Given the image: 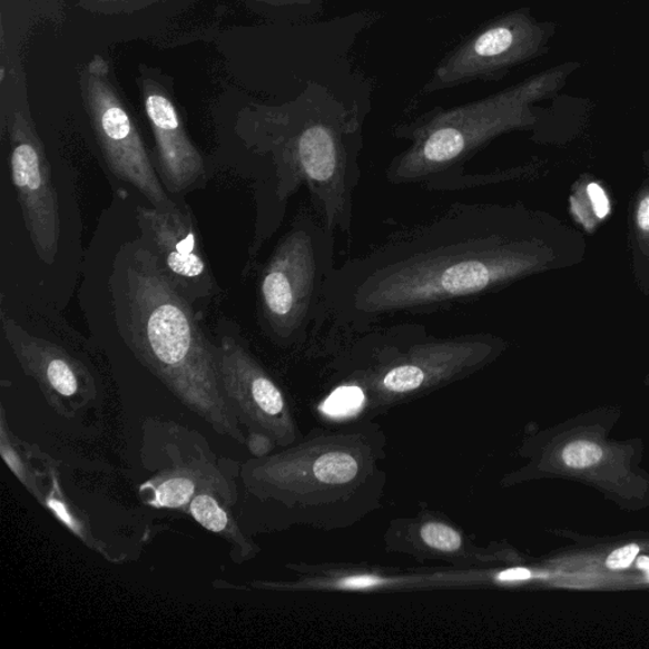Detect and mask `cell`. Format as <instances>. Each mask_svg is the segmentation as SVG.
<instances>
[{"mask_svg":"<svg viewBox=\"0 0 649 649\" xmlns=\"http://www.w3.org/2000/svg\"><path fill=\"white\" fill-rule=\"evenodd\" d=\"M518 230L509 208L454 204L336 267L332 322L356 334L486 297L521 272Z\"/></svg>","mask_w":649,"mask_h":649,"instance_id":"6da1fadb","label":"cell"},{"mask_svg":"<svg viewBox=\"0 0 649 649\" xmlns=\"http://www.w3.org/2000/svg\"><path fill=\"white\" fill-rule=\"evenodd\" d=\"M389 439L373 419L316 426L299 441L242 464L240 480L257 510L255 532L294 527L333 532L383 507Z\"/></svg>","mask_w":649,"mask_h":649,"instance_id":"7a4b0ae2","label":"cell"},{"mask_svg":"<svg viewBox=\"0 0 649 649\" xmlns=\"http://www.w3.org/2000/svg\"><path fill=\"white\" fill-rule=\"evenodd\" d=\"M111 294L122 340L144 367L218 435L246 446L219 382L215 344L142 237L126 242L117 253Z\"/></svg>","mask_w":649,"mask_h":649,"instance_id":"3957f363","label":"cell"},{"mask_svg":"<svg viewBox=\"0 0 649 649\" xmlns=\"http://www.w3.org/2000/svg\"><path fill=\"white\" fill-rule=\"evenodd\" d=\"M362 149L356 109L315 102L272 121V129L254 146L255 160L246 164L258 212L250 260L278 230L301 188L308 190L314 212L327 227L350 233Z\"/></svg>","mask_w":649,"mask_h":649,"instance_id":"277c9868","label":"cell"},{"mask_svg":"<svg viewBox=\"0 0 649 649\" xmlns=\"http://www.w3.org/2000/svg\"><path fill=\"white\" fill-rule=\"evenodd\" d=\"M501 351L489 333L436 336L413 323L378 325L333 346L328 381L360 397L356 417L373 419L473 376Z\"/></svg>","mask_w":649,"mask_h":649,"instance_id":"5b68a950","label":"cell"},{"mask_svg":"<svg viewBox=\"0 0 649 649\" xmlns=\"http://www.w3.org/2000/svg\"><path fill=\"white\" fill-rule=\"evenodd\" d=\"M580 67L579 61H567L496 95L436 108L399 126L393 134L409 146L389 164L387 181L442 191L486 186L490 176H470L468 164L498 136L525 124L529 105L559 91Z\"/></svg>","mask_w":649,"mask_h":649,"instance_id":"8992f818","label":"cell"},{"mask_svg":"<svg viewBox=\"0 0 649 649\" xmlns=\"http://www.w3.org/2000/svg\"><path fill=\"white\" fill-rule=\"evenodd\" d=\"M335 232L313 212L301 213L281 237L259 278L263 332L283 350H303L332 319Z\"/></svg>","mask_w":649,"mask_h":649,"instance_id":"52a82bcc","label":"cell"},{"mask_svg":"<svg viewBox=\"0 0 649 649\" xmlns=\"http://www.w3.org/2000/svg\"><path fill=\"white\" fill-rule=\"evenodd\" d=\"M142 461L154 470L139 488L148 505L160 510L187 511L200 491H214L228 505H236L242 465L218 459L206 439L187 426L148 420L144 427Z\"/></svg>","mask_w":649,"mask_h":649,"instance_id":"ba28073f","label":"cell"},{"mask_svg":"<svg viewBox=\"0 0 649 649\" xmlns=\"http://www.w3.org/2000/svg\"><path fill=\"white\" fill-rule=\"evenodd\" d=\"M215 353L224 395L246 432V448L255 459L299 441L301 433L289 400L255 358L235 325L218 324Z\"/></svg>","mask_w":649,"mask_h":649,"instance_id":"9c48e42d","label":"cell"},{"mask_svg":"<svg viewBox=\"0 0 649 649\" xmlns=\"http://www.w3.org/2000/svg\"><path fill=\"white\" fill-rule=\"evenodd\" d=\"M557 24L538 21L529 8L502 14L470 36L439 63L425 95L471 81H498L523 63L543 57Z\"/></svg>","mask_w":649,"mask_h":649,"instance_id":"30bf717a","label":"cell"},{"mask_svg":"<svg viewBox=\"0 0 649 649\" xmlns=\"http://www.w3.org/2000/svg\"><path fill=\"white\" fill-rule=\"evenodd\" d=\"M107 71L105 61L96 60L89 66L88 79L90 118L107 167L116 178L139 190L151 207L173 212L179 204L164 187L139 131L108 83Z\"/></svg>","mask_w":649,"mask_h":649,"instance_id":"8fae6325","label":"cell"},{"mask_svg":"<svg viewBox=\"0 0 649 649\" xmlns=\"http://www.w3.org/2000/svg\"><path fill=\"white\" fill-rule=\"evenodd\" d=\"M136 223L161 272L191 305L217 294L218 287L188 206L179 204L173 212L139 206Z\"/></svg>","mask_w":649,"mask_h":649,"instance_id":"7c38bea8","label":"cell"},{"mask_svg":"<svg viewBox=\"0 0 649 649\" xmlns=\"http://www.w3.org/2000/svg\"><path fill=\"white\" fill-rule=\"evenodd\" d=\"M11 142L12 181L27 232L40 259L52 264L59 250L61 219L49 161L31 124L20 115L16 116Z\"/></svg>","mask_w":649,"mask_h":649,"instance_id":"4fadbf2b","label":"cell"},{"mask_svg":"<svg viewBox=\"0 0 649 649\" xmlns=\"http://www.w3.org/2000/svg\"><path fill=\"white\" fill-rule=\"evenodd\" d=\"M0 317L18 363L38 383L46 401L59 415L75 416L95 401L96 381L83 363L60 345L27 333L4 311Z\"/></svg>","mask_w":649,"mask_h":649,"instance_id":"5bb4252c","label":"cell"},{"mask_svg":"<svg viewBox=\"0 0 649 649\" xmlns=\"http://www.w3.org/2000/svg\"><path fill=\"white\" fill-rule=\"evenodd\" d=\"M383 545L392 554L444 562L461 570H488L504 560L500 548L479 544L451 518L431 509L391 520Z\"/></svg>","mask_w":649,"mask_h":649,"instance_id":"9a60e30c","label":"cell"},{"mask_svg":"<svg viewBox=\"0 0 649 649\" xmlns=\"http://www.w3.org/2000/svg\"><path fill=\"white\" fill-rule=\"evenodd\" d=\"M145 109L157 144V171L164 187L176 196L204 187L205 159L189 139L171 100L151 87L145 91Z\"/></svg>","mask_w":649,"mask_h":649,"instance_id":"2e32d148","label":"cell"},{"mask_svg":"<svg viewBox=\"0 0 649 649\" xmlns=\"http://www.w3.org/2000/svg\"><path fill=\"white\" fill-rule=\"evenodd\" d=\"M187 513L196 523L230 544L232 560L243 564L260 553V547L244 533L239 521L234 515V507L219 498L214 491H200L190 501Z\"/></svg>","mask_w":649,"mask_h":649,"instance_id":"e0dca14e","label":"cell"},{"mask_svg":"<svg viewBox=\"0 0 649 649\" xmlns=\"http://www.w3.org/2000/svg\"><path fill=\"white\" fill-rule=\"evenodd\" d=\"M38 456L43 465V471L41 472L42 496L39 501L40 504L46 510H49L52 517L66 527L72 535L80 539L89 550L102 554L109 561H115V557L109 553V548L95 535L83 510L75 505V502L69 500L66 493H63L58 464L49 459L48 455L40 452Z\"/></svg>","mask_w":649,"mask_h":649,"instance_id":"ac0fdd59","label":"cell"},{"mask_svg":"<svg viewBox=\"0 0 649 649\" xmlns=\"http://www.w3.org/2000/svg\"><path fill=\"white\" fill-rule=\"evenodd\" d=\"M0 454L18 481H20L31 495L40 501L42 496L41 470L32 468L31 446L24 444L14 436L7 423L6 411L0 410Z\"/></svg>","mask_w":649,"mask_h":649,"instance_id":"d6986e66","label":"cell"},{"mask_svg":"<svg viewBox=\"0 0 649 649\" xmlns=\"http://www.w3.org/2000/svg\"><path fill=\"white\" fill-rule=\"evenodd\" d=\"M602 459L601 448L589 441L572 442L564 446L562 460L571 469L582 470L591 468Z\"/></svg>","mask_w":649,"mask_h":649,"instance_id":"ffe728a7","label":"cell"},{"mask_svg":"<svg viewBox=\"0 0 649 649\" xmlns=\"http://www.w3.org/2000/svg\"><path fill=\"white\" fill-rule=\"evenodd\" d=\"M641 551V548L637 544H628L626 547L619 548V550L612 552L607 560V566L610 570H625L627 567L633 563L637 555Z\"/></svg>","mask_w":649,"mask_h":649,"instance_id":"44dd1931","label":"cell"},{"mask_svg":"<svg viewBox=\"0 0 649 649\" xmlns=\"http://www.w3.org/2000/svg\"><path fill=\"white\" fill-rule=\"evenodd\" d=\"M588 194L591 199L593 212H596L599 218H606L610 212L609 199L606 191L597 185V183H591L588 187Z\"/></svg>","mask_w":649,"mask_h":649,"instance_id":"7402d4cb","label":"cell"},{"mask_svg":"<svg viewBox=\"0 0 649 649\" xmlns=\"http://www.w3.org/2000/svg\"><path fill=\"white\" fill-rule=\"evenodd\" d=\"M265 2L279 6L315 7L316 11H322L325 0H265Z\"/></svg>","mask_w":649,"mask_h":649,"instance_id":"603a6c76","label":"cell"},{"mask_svg":"<svg viewBox=\"0 0 649 649\" xmlns=\"http://www.w3.org/2000/svg\"><path fill=\"white\" fill-rule=\"evenodd\" d=\"M638 225L645 232H649V196L642 200L638 209Z\"/></svg>","mask_w":649,"mask_h":649,"instance_id":"cb8c5ba5","label":"cell"},{"mask_svg":"<svg viewBox=\"0 0 649 649\" xmlns=\"http://www.w3.org/2000/svg\"><path fill=\"white\" fill-rule=\"evenodd\" d=\"M530 578V572L524 569L509 570L501 573L502 580H527Z\"/></svg>","mask_w":649,"mask_h":649,"instance_id":"d4e9b609","label":"cell"},{"mask_svg":"<svg viewBox=\"0 0 649 649\" xmlns=\"http://www.w3.org/2000/svg\"><path fill=\"white\" fill-rule=\"evenodd\" d=\"M638 567H639V569L645 571L649 578V559H648V557H641V559H639V561H638Z\"/></svg>","mask_w":649,"mask_h":649,"instance_id":"484cf974","label":"cell"}]
</instances>
